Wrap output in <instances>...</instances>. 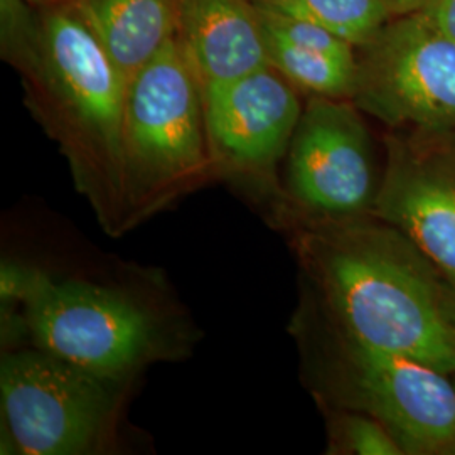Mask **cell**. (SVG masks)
<instances>
[{
  "label": "cell",
  "mask_w": 455,
  "mask_h": 455,
  "mask_svg": "<svg viewBox=\"0 0 455 455\" xmlns=\"http://www.w3.org/2000/svg\"><path fill=\"white\" fill-rule=\"evenodd\" d=\"M122 169L129 231L214 172L203 90L176 39L129 80Z\"/></svg>",
  "instance_id": "cell-3"
},
{
  "label": "cell",
  "mask_w": 455,
  "mask_h": 455,
  "mask_svg": "<svg viewBox=\"0 0 455 455\" xmlns=\"http://www.w3.org/2000/svg\"><path fill=\"white\" fill-rule=\"evenodd\" d=\"M2 58L22 75L34 115L60 144L100 227L110 236L129 233L122 169L129 82L97 36L73 4L43 7Z\"/></svg>",
  "instance_id": "cell-2"
},
{
  "label": "cell",
  "mask_w": 455,
  "mask_h": 455,
  "mask_svg": "<svg viewBox=\"0 0 455 455\" xmlns=\"http://www.w3.org/2000/svg\"><path fill=\"white\" fill-rule=\"evenodd\" d=\"M381 176L351 100L309 97L285 164V193L307 220L373 216Z\"/></svg>",
  "instance_id": "cell-8"
},
{
  "label": "cell",
  "mask_w": 455,
  "mask_h": 455,
  "mask_svg": "<svg viewBox=\"0 0 455 455\" xmlns=\"http://www.w3.org/2000/svg\"><path fill=\"white\" fill-rule=\"evenodd\" d=\"M118 383L41 349L4 356L2 413L17 452L83 455L100 451L112 435Z\"/></svg>",
  "instance_id": "cell-5"
},
{
  "label": "cell",
  "mask_w": 455,
  "mask_h": 455,
  "mask_svg": "<svg viewBox=\"0 0 455 455\" xmlns=\"http://www.w3.org/2000/svg\"><path fill=\"white\" fill-rule=\"evenodd\" d=\"M257 7L260 12L261 28L265 29V33L274 34L276 37L297 46L315 49L341 60H356V48L324 28L306 19L287 16L260 5Z\"/></svg>",
  "instance_id": "cell-16"
},
{
  "label": "cell",
  "mask_w": 455,
  "mask_h": 455,
  "mask_svg": "<svg viewBox=\"0 0 455 455\" xmlns=\"http://www.w3.org/2000/svg\"><path fill=\"white\" fill-rule=\"evenodd\" d=\"M71 4L127 82L176 39L180 0H75Z\"/></svg>",
  "instance_id": "cell-12"
},
{
  "label": "cell",
  "mask_w": 455,
  "mask_h": 455,
  "mask_svg": "<svg viewBox=\"0 0 455 455\" xmlns=\"http://www.w3.org/2000/svg\"><path fill=\"white\" fill-rule=\"evenodd\" d=\"M297 246L342 336L452 374L447 280L407 235L374 216L309 220Z\"/></svg>",
  "instance_id": "cell-1"
},
{
  "label": "cell",
  "mask_w": 455,
  "mask_h": 455,
  "mask_svg": "<svg viewBox=\"0 0 455 455\" xmlns=\"http://www.w3.org/2000/svg\"><path fill=\"white\" fill-rule=\"evenodd\" d=\"M445 319L449 325V334H451L452 351H454V371L451 376L455 383V285L451 282H447V289H445Z\"/></svg>",
  "instance_id": "cell-18"
},
{
  "label": "cell",
  "mask_w": 455,
  "mask_h": 455,
  "mask_svg": "<svg viewBox=\"0 0 455 455\" xmlns=\"http://www.w3.org/2000/svg\"><path fill=\"white\" fill-rule=\"evenodd\" d=\"M390 5L393 17L407 16V14H415L422 12L423 9L432 2V0H387Z\"/></svg>",
  "instance_id": "cell-19"
},
{
  "label": "cell",
  "mask_w": 455,
  "mask_h": 455,
  "mask_svg": "<svg viewBox=\"0 0 455 455\" xmlns=\"http://www.w3.org/2000/svg\"><path fill=\"white\" fill-rule=\"evenodd\" d=\"M351 101L391 129H452L454 39L422 12L393 17L356 49Z\"/></svg>",
  "instance_id": "cell-6"
},
{
  "label": "cell",
  "mask_w": 455,
  "mask_h": 455,
  "mask_svg": "<svg viewBox=\"0 0 455 455\" xmlns=\"http://www.w3.org/2000/svg\"><path fill=\"white\" fill-rule=\"evenodd\" d=\"M274 68L203 88L204 122L218 174L270 184L287 157L304 105Z\"/></svg>",
  "instance_id": "cell-10"
},
{
  "label": "cell",
  "mask_w": 455,
  "mask_h": 455,
  "mask_svg": "<svg viewBox=\"0 0 455 455\" xmlns=\"http://www.w3.org/2000/svg\"><path fill=\"white\" fill-rule=\"evenodd\" d=\"M334 395L383 423L407 455H455V383L419 359L374 349L339 332Z\"/></svg>",
  "instance_id": "cell-7"
},
{
  "label": "cell",
  "mask_w": 455,
  "mask_h": 455,
  "mask_svg": "<svg viewBox=\"0 0 455 455\" xmlns=\"http://www.w3.org/2000/svg\"><path fill=\"white\" fill-rule=\"evenodd\" d=\"M257 5L310 20L358 49L393 19L387 0H253Z\"/></svg>",
  "instance_id": "cell-14"
},
{
  "label": "cell",
  "mask_w": 455,
  "mask_h": 455,
  "mask_svg": "<svg viewBox=\"0 0 455 455\" xmlns=\"http://www.w3.org/2000/svg\"><path fill=\"white\" fill-rule=\"evenodd\" d=\"M29 2L33 7L43 9V7H51V5H61V4H71L75 0H26Z\"/></svg>",
  "instance_id": "cell-20"
},
{
  "label": "cell",
  "mask_w": 455,
  "mask_h": 455,
  "mask_svg": "<svg viewBox=\"0 0 455 455\" xmlns=\"http://www.w3.org/2000/svg\"><path fill=\"white\" fill-rule=\"evenodd\" d=\"M176 41L201 90L270 66L253 0H180Z\"/></svg>",
  "instance_id": "cell-11"
},
{
  "label": "cell",
  "mask_w": 455,
  "mask_h": 455,
  "mask_svg": "<svg viewBox=\"0 0 455 455\" xmlns=\"http://www.w3.org/2000/svg\"><path fill=\"white\" fill-rule=\"evenodd\" d=\"M387 139L374 218L398 228L455 285V127Z\"/></svg>",
  "instance_id": "cell-9"
},
{
  "label": "cell",
  "mask_w": 455,
  "mask_h": 455,
  "mask_svg": "<svg viewBox=\"0 0 455 455\" xmlns=\"http://www.w3.org/2000/svg\"><path fill=\"white\" fill-rule=\"evenodd\" d=\"M22 300L37 349L90 373L125 381L163 353L154 315L114 289L31 274Z\"/></svg>",
  "instance_id": "cell-4"
},
{
  "label": "cell",
  "mask_w": 455,
  "mask_h": 455,
  "mask_svg": "<svg viewBox=\"0 0 455 455\" xmlns=\"http://www.w3.org/2000/svg\"><path fill=\"white\" fill-rule=\"evenodd\" d=\"M265 43L270 68L299 92L309 97L353 98L356 60H341L315 49L302 48L274 34L265 33Z\"/></svg>",
  "instance_id": "cell-13"
},
{
  "label": "cell",
  "mask_w": 455,
  "mask_h": 455,
  "mask_svg": "<svg viewBox=\"0 0 455 455\" xmlns=\"http://www.w3.org/2000/svg\"><path fill=\"white\" fill-rule=\"evenodd\" d=\"M422 14L455 41V0H432L423 9Z\"/></svg>",
  "instance_id": "cell-17"
},
{
  "label": "cell",
  "mask_w": 455,
  "mask_h": 455,
  "mask_svg": "<svg viewBox=\"0 0 455 455\" xmlns=\"http://www.w3.org/2000/svg\"><path fill=\"white\" fill-rule=\"evenodd\" d=\"M332 454L405 455L388 428L371 415L349 410L334 419L331 430Z\"/></svg>",
  "instance_id": "cell-15"
}]
</instances>
